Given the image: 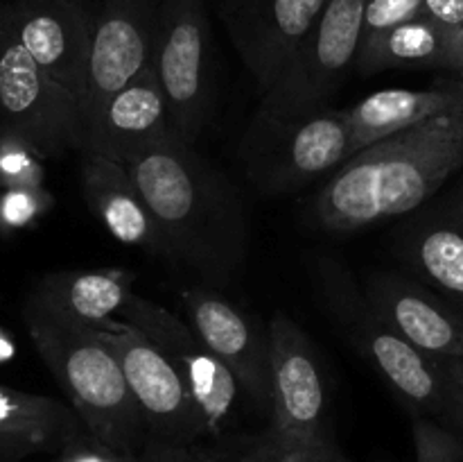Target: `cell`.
Listing matches in <instances>:
<instances>
[{
	"label": "cell",
	"mask_w": 463,
	"mask_h": 462,
	"mask_svg": "<svg viewBox=\"0 0 463 462\" xmlns=\"http://www.w3.org/2000/svg\"><path fill=\"white\" fill-rule=\"evenodd\" d=\"M154 213L167 258L224 285L247 263L249 222L229 177L172 131L125 159Z\"/></svg>",
	"instance_id": "1"
},
{
	"label": "cell",
	"mask_w": 463,
	"mask_h": 462,
	"mask_svg": "<svg viewBox=\"0 0 463 462\" xmlns=\"http://www.w3.org/2000/svg\"><path fill=\"white\" fill-rule=\"evenodd\" d=\"M463 170V100L439 116L353 154L312 199L328 234H355L410 216Z\"/></svg>",
	"instance_id": "2"
},
{
	"label": "cell",
	"mask_w": 463,
	"mask_h": 462,
	"mask_svg": "<svg viewBox=\"0 0 463 462\" xmlns=\"http://www.w3.org/2000/svg\"><path fill=\"white\" fill-rule=\"evenodd\" d=\"M23 317L36 351L86 430L118 451L138 456L149 439L147 426L125 371L102 335L93 326L66 320L32 302L23 306Z\"/></svg>",
	"instance_id": "3"
},
{
	"label": "cell",
	"mask_w": 463,
	"mask_h": 462,
	"mask_svg": "<svg viewBox=\"0 0 463 462\" xmlns=\"http://www.w3.org/2000/svg\"><path fill=\"white\" fill-rule=\"evenodd\" d=\"M321 306L342 338L369 362L414 417L441 419L448 380L437 361L407 342L369 302L346 265L319 256L312 265Z\"/></svg>",
	"instance_id": "4"
},
{
	"label": "cell",
	"mask_w": 463,
	"mask_h": 462,
	"mask_svg": "<svg viewBox=\"0 0 463 462\" xmlns=\"http://www.w3.org/2000/svg\"><path fill=\"white\" fill-rule=\"evenodd\" d=\"M244 170L265 195H292L353 157L348 109H319L301 118L258 111L240 145Z\"/></svg>",
	"instance_id": "5"
},
{
	"label": "cell",
	"mask_w": 463,
	"mask_h": 462,
	"mask_svg": "<svg viewBox=\"0 0 463 462\" xmlns=\"http://www.w3.org/2000/svg\"><path fill=\"white\" fill-rule=\"evenodd\" d=\"M152 63L167 98L172 127L194 143L217 107L211 21L203 0H163Z\"/></svg>",
	"instance_id": "6"
},
{
	"label": "cell",
	"mask_w": 463,
	"mask_h": 462,
	"mask_svg": "<svg viewBox=\"0 0 463 462\" xmlns=\"http://www.w3.org/2000/svg\"><path fill=\"white\" fill-rule=\"evenodd\" d=\"M0 125L30 140L45 159L84 152L80 100L41 71L0 14Z\"/></svg>",
	"instance_id": "7"
},
{
	"label": "cell",
	"mask_w": 463,
	"mask_h": 462,
	"mask_svg": "<svg viewBox=\"0 0 463 462\" xmlns=\"http://www.w3.org/2000/svg\"><path fill=\"white\" fill-rule=\"evenodd\" d=\"M366 0H326L319 18L267 91L258 111L271 118H301L326 109L360 53Z\"/></svg>",
	"instance_id": "8"
},
{
	"label": "cell",
	"mask_w": 463,
	"mask_h": 462,
	"mask_svg": "<svg viewBox=\"0 0 463 462\" xmlns=\"http://www.w3.org/2000/svg\"><path fill=\"white\" fill-rule=\"evenodd\" d=\"M95 331L116 353L149 438L194 444L206 435L184 376L154 340L120 317L95 326Z\"/></svg>",
	"instance_id": "9"
},
{
	"label": "cell",
	"mask_w": 463,
	"mask_h": 462,
	"mask_svg": "<svg viewBox=\"0 0 463 462\" xmlns=\"http://www.w3.org/2000/svg\"><path fill=\"white\" fill-rule=\"evenodd\" d=\"M118 317L154 340L175 362L202 415L206 435L224 433L238 410L242 388L229 367L202 342L193 326L172 315L167 308L136 294H131Z\"/></svg>",
	"instance_id": "10"
},
{
	"label": "cell",
	"mask_w": 463,
	"mask_h": 462,
	"mask_svg": "<svg viewBox=\"0 0 463 462\" xmlns=\"http://www.w3.org/2000/svg\"><path fill=\"white\" fill-rule=\"evenodd\" d=\"M90 14V59L84 120L149 63L163 0H84Z\"/></svg>",
	"instance_id": "11"
},
{
	"label": "cell",
	"mask_w": 463,
	"mask_h": 462,
	"mask_svg": "<svg viewBox=\"0 0 463 462\" xmlns=\"http://www.w3.org/2000/svg\"><path fill=\"white\" fill-rule=\"evenodd\" d=\"M271 421L283 438H326L328 433V385L319 351L310 335L285 313L269 322Z\"/></svg>",
	"instance_id": "12"
},
{
	"label": "cell",
	"mask_w": 463,
	"mask_h": 462,
	"mask_svg": "<svg viewBox=\"0 0 463 462\" xmlns=\"http://www.w3.org/2000/svg\"><path fill=\"white\" fill-rule=\"evenodd\" d=\"M0 14L41 71L84 109L90 59V14L84 0H0Z\"/></svg>",
	"instance_id": "13"
},
{
	"label": "cell",
	"mask_w": 463,
	"mask_h": 462,
	"mask_svg": "<svg viewBox=\"0 0 463 462\" xmlns=\"http://www.w3.org/2000/svg\"><path fill=\"white\" fill-rule=\"evenodd\" d=\"M324 5L326 0H220L226 32L262 93L274 89Z\"/></svg>",
	"instance_id": "14"
},
{
	"label": "cell",
	"mask_w": 463,
	"mask_h": 462,
	"mask_svg": "<svg viewBox=\"0 0 463 462\" xmlns=\"http://www.w3.org/2000/svg\"><path fill=\"white\" fill-rule=\"evenodd\" d=\"M188 324L202 342L229 367L244 397L260 412L271 415L269 335H262L235 303L206 288L181 293Z\"/></svg>",
	"instance_id": "15"
},
{
	"label": "cell",
	"mask_w": 463,
	"mask_h": 462,
	"mask_svg": "<svg viewBox=\"0 0 463 462\" xmlns=\"http://www.w3.org/2000/svg\"><path fill=\"white\" fill-rule=\"evenodd\" d=\"M364 293L384 320L432 361L463 353V313L420 279L371 272Z\"/></svg>",
	"instance_id": "16"
},
{
	"label": "cell",
	"mask_w": 463,
	"mask_h": 462,
	"mask_svg": "<svg viewBox=\"0 0 463 462\" xmlns=\"http://www.w3.org/2000/svg\"><path fill=\"white\" fill-rule=\"evenodd\" d=\"M172 131L170 107L152 59L99 107L86 127L84 152L125 161L129 154L154 145Z\"/></svg>",
	"instance_id": "17"
},
{
	"label": "cell",
	"mask_w": 463,
	"mask_h": 462,
	"mask_svg": "<svg viewBox=\"0 0 463 462\" xmlns=\"http://www.w3.org/2000/svg\"><path fill=\"white\" fill-rule=\"evenodd\" d=\"M81 190L90 211L113 238L167 258L152 208L125 163L104 154H81Z\"/></svg>",
	"instance_id": "18"
},
{
	"label": "cell",
	"mask_w": 463,
	"mask_h": 462,
	"mask_svg": "<svg viewBox=\"0 0 463 462\" xmlns=\"http://www.w3.org/2000/svg\"><path fill=\"white\" fill-rule=\"evenodd\" d=\"M84 428L66 403L0 385V462H23L34 453H59Z\"/></svg>",
	"instance_id": "19"
},
{
	"label": "cell",
	"mask_w": 463,
	"mask_h": 462,
	"mask_svg": "<svg viewBox=\"0 0 463 462\" xmlns=\"http://www.w3.org/2000/svg\"><path fill=\"white\" fill-rule=\"evenodd\" d=\"M463 100V80L439 82L430 89H384L348 109L353 154L398 131L411 130Z\"/></svg>",
	"instance_id": "20"
},
{
	"label": "cell",
	"mask_w": 463,
	"mask_h": 462,
	"mask_svg": "<svg viewBox=\"0 0 463 462\" xmlns=\"http://www.w3.org/2000/svg\"><path fill=\"white\" fill-rule=\"evenodd\" d=\"M396 254L416 279L423 281L463 313V231L432 211L405 222Z\"/></svg>",
	"instance_id": "21"
},
{
	"label": "cell",
	"mask_w": 463,
	"mask_h": 462,
	"mask_svg": "<svg viewBox=\"0 0 463 462\" xmlns=\"http://www.w3.org/2000/svg\"><path fill=\"white\" fill-rule=\"evenodd\" d=\"M131 281L134 276L125 270L52 272L32 288L27 302L95 329L120 315L134 294Z\"/></svg>",
	"instance_id": "22"
},
{
	"label": "cell",
	"mask_w": 463,
	"mask_h": 462,
	"mask_svg": "<svg viewBox=\"0 0 463 462\" xmlns=\"http://www.w3.org/2000/svg\"><path fill=\"white\" fill-rule=\"evenodd\" d=\"M457 32L459 30H450L430 16H419L396 25L360 48L355 68L364 77L383 71H425V68L448 71Z\"/></svg>",
	"instance_id": "23"
},
{
	"label": "cell",
	"mask_w": 463,
	"mask_h": 462,
	"mask_svg": "<svg viewBox=\"0 0 463 462\" xmlns=\"http://www.w3.org/2000/svg\"><path fill=\"white\" fill-rule=\"evenodd\" d=\"M43 159L30 140L0 125V190L43 186Z\"/></svg>",
	"instance_id": "24"
},
{
	"label": "cell",
	"mask_w": 463,
	"mask_h": 462,
	"mask_svg": "<svg viewBox=\"0 0 463 462\" xmlns=\"http://www.w3.org/2000/svg\"><path fill=\"white\" fill-rule=\"evenodd\" d=\"M54 197L43 186L0 190V231L16 234L27 229L52 208Z\"/></svg>",
	"instance_id": "25"
},
{
	"label": "cell",
	"mask_w": 463,
	"mask_h": 462,
	"mask_svg": "<svg viewBox=\"0 0 463 462\" xmlns=\"http://www.w3.org/2000/svg\"><path fill=\"white\" fill-rule=\"evenodd\" d=\"M414 462H463V442L432 417H414Z\"/></svg>",
	"instance_id": "26"
},
{
	"label": "cell",
	"mask_w": 463,
	"mask_h": 462,
	"mask_svg": "<svg viewBox=\"0 0 463 462\" xmlns=\"http://www.w3.org/2000/svg\"><path fill=\"white\" fill-rule=\"evenodd\" d=\"M419 16H425L423 0H366L360 48L369 45L384 32Z\"/></svg>",
	"instance_id": "27"
},
{
	"label": "cell",
	"mask_w": 463,
	"mask_h": 462,
	"mask_svg": "<svg viewBox=\"0 0 463 462\" xmlns=\"http://www.w3.org/2000/svg\"><path fill=\"white\" fill-rule=\"evenodd\" d=\"M271 430V428H269ZM274 433V430H271ZM276 442H279V453H276V462H351L342 453V448L335 444L330 435L326 438H283V435L274 433Z\"/></svg>",
	"instance_id": "28"
},
{
	"label": "cell",
	"mask_w": 463,
	"mask_h": 462,
	"mask_svg": "<svg viewBox=\"0 0 463 462\" xmlns=\"http://www.w3.org/2000/svg\"><path fill=\"white\" fill-rule=\"evenodd\" d=\"M57 462H138V456L118 451L84 428L57 453Z\"/></svg>",
	"instance_id": "29"
},
{
	"label": "cell",
	"mask_w": 463,
	"mask_h": 462,
	"mask_svg": "<svg viewBox=\"0 0 463 462\" xmlns=\"http://www.w3.org/2000/svg\"><path fill=\"white\" fill-rule=\"evenodd\" d=\"M138 462H222L220 453L194 444L165 442V439L149 438L143 451L138 453Z\"/></svg>",
	"instance_id": "30"
},
{
	"label": "cell",
	"mask_w": 463,
	"mask_h": 462,
	"mask_svg": "<svg viewBox=\"0 0 463 462\" xmlns=\"http://www.w3.org/2000/svg\"><path fill=\"white\" fill-rule=\"evenodd\" d=\"M238 442L242 462H276L279 442H276V435L269 428L260 435H253V438L238 439Z\"/></svg>",
	"instance_id": "31"
},
{
	"label": "cell",
	"mask_w": 463,
	"mask_h": 462,
	"mask_svg": "<svg viewBox=\"0 0 463 462\" xmlns=\"http://www.w3.org/2000/svg\"><path fill=\"white\" fill-rule=\"evenodd\" d=\"M423 12L450 30H463V0H423Z\"/></svg>",
	"instance_id": "32"
},
{
	"label": "cell",
	"mask_w": 463,
	"mask_h": 462,
	"mask_svg": "<svg viewBox=\"0 0 463 462\" xmlns=\"http://www.w3.org/2000/svg\"><path fill=\"white\" fill-rule=\"evenodd\" d=\"M439 424L448 426L463 442V390L452 385L450 380H448L446 410H443V417L439 419Z\"/></svg>",
	"instance_id": "33"
},
{
	"label": "cell",
	"mask_w": 463,
	"mask_h": 462,
	"mask_svg": "<svg viewBox=\"0 0 463 462\" xmlns=\"http://www.w3.org/2000/svg\"><path fill=\"white\" fill-rule=\"evenodd\" d=\"M432 213L441 220L452 222V225H463V177L459 179V184L450 190L446 199L439 204L437 208H432Z\"/></svg>",
	"instance_id": "34"
},
{
	"label": "cell",
	"mask_w": 463,
	"mask_h": 462,
	"mask_svg": "<svg viewBox=\"0 0 463 462\" xmlns=\"http://www.w3.org/2000/svg\"><path fill=\"white\" fill-rule=\"evenodd\" d=\"M439 370L446 376V380H450L452 385L463 390V353L452 358H443V361H437Z\"/></svg>",
	"instance_id": "35"
},
{
	"label": "cell",
	"mask_w": 463,
	"mask_h": 462,
	"mask_svg": "<svg viewBox=\"0 0 463 462\" xmlns=\"http://www.w3.org/2000/svg\"><path fill=\"white\" fill-rule=\"evenodd\" d=\"M448 71L457 72L463 80V30L455 34V43H452V54L450 63H448Z\"/></svg>",
	"instance_id": "36"
},
{
	"label": "cell",
	"mask_w": 463,
	"mask_h": 462,
	"mask_svg": "<svg viewBox=\"0 0 463 462\" xmlns=\"http://www.w3.org/2000/svg\"><path fill=\"white\" fill-rule=\"evenodd\" d=\"M14 356H16V342H14V335L9 333L7 329L0 326V365H3V362L14 361Z\"/></svg>",
	"instance_id": "37"
},
{
	"label": "cell",
	"mask_w": 463,
	"mask_h": 462,
	"mask_svg": "<svg viewBox=\"0 0 463 462\" xmlns=\"http://www.w3.org/2000/svg\"><path fill=\"white\" fill-rule=\"evenodd\" d=\"M36 3H48V0H36Z\"/></svg>",
	"instance_id": "38"
},
{
	"label": "cell",
	"mask_w": 463,
	"mask_h": 462,
	"mask_svg": "<svg viewBox=\"0 0 463 462\" xmlns=\"http://www.w3.org/2000/svg\"><path fill=\"white\" fill-rule=\"evenodd\" d=\"M459 226H461V231H463V225H459Z\"/></svg>",
	"instance_id": "39"
}]
</instances>
